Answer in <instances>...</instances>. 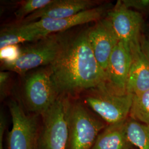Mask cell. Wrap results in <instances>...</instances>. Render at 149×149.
Segmentation results:
<instances>
[{
	"mask_svg": "<svg viewBox=\"0 0 149 149\" xmlns=\"http://www.w3.org/2000/svg\"><path fill=\"white\" fill-rule=\"evenodd\" d=\"M50 65L51 79L59 96L73 97L105 85L106 72L93 53L87 31L61 42L59 53Z\"/></svg>",
	"mask_w": 149,
	"mask_h": 149,
	"instance_id": "cell-1",
	"label": "cell"
},
{
	"mask_svg": "<svg viewBox=\"0 0 149 149\" xmlns=\"http://www.w3.org/2000/svg\"><path fill=\"white\" fill-rule=\"evenodd\" d=\"M79 101L70 103L66 149H91L107 124Z\"/></svg>",
	"mask_w": 149,
	"mask_h": 149,
	"instance_id": "cell-2",
	"label": "cell"
},
{
	"mask_svg": "<svg viewBox=\"0 0 149 149\" xmlns=\"http://www.w3.org/2000/svg\"><path fill=\"white\" fill-rule=\"evenodd\" d=\"M70 103L69 97L59 96L42 116L37 149H66Z\"/></svg>",
	"mask_w": 149,
	"mask_h": 149,
	"instance_id": "cell-3",
	"label": "cell"
},
{
	"mask_svg": "<svg viewBox=\"0 0 149 149\" xmlns=\"http://www.w3.org/2000/svg\"><path fill=\"white\" fill-rule=\"evenodd\" d=\"M86 96V106L102 119L107 125L128 119L133 101V95H118L108 90L104 85Z\"/></svg>",
	"mask_w": 149,
	"mask_h": 149,
	"instance_id": "cell-4",
	"label": "cell"
},
{
	"mask_svg": "<svg viewBox=\"0 0 149 149\" xmlns=\"http://www.w3.org/2000/svg\"><path fill=\"white\" fill-rule=\"evenodd\" d=\"M12 127L7 134V149H37L40 125L38 115L26 113L15 100L8 104Z\"/></svg>",
	"mask_w": 149,
	"mask_h": 149,
	"instance_id": "cell-5",
	"label": "cell"
},
{
	"mask_svg": "<svg viewBox=\"0 0 149 149\" xmlns=\"http://www.w3.org/2000/svg\"><path fill=\"white\" fill-rule=\"evenodd\" d=\"M61 41L56 37H47L40 42L21 48L17 59L2 63L3 70L24 74L28 71L52 64L59 53Z\"/></svg>",
	"mask_w": 149,
	"mask_h": 149,
	"instance_id": "cell-6",
	"label": "cell"
},
{
	"mask_svg": "<svg viewBox=\"0 0 149 149\" xmlns=\"http://www.w3.org/2000/svg\"><path fill=\"white\" fill-rule=\"evenodd\" d=\"M49 71L40 70L29 76L24 87V98L28 109L42 116L59 97Z\"/></svg>",
	"mask_w": 149,
	"mask_h": 149,
	"instance_id": "cell-7",
	"label": "cell"
},
{
	"mask_svg": "<svg viewBox=\"0 0 149 149\" xmlns=\"http://www.w3.org/2000/svg\"><path fill=\"white\" fill-rule=\"evenodd\" d=\"M131 64L129 46L119 42L113 50L109 60L104 87L113 93L124 95Z\"/></svg>",
	"mask_w": 149,
	"mask_h": 149,
	"instance_id": "cell-8",
	"label": "cell"
},
{
	"mask_svg": "<svg viewBox=\"0 0 149 149\" xmlns=\"http://www.w3.org/2000/svg\"><path fill=\"white\" fill-rule=\"evenodd\" d=\"M108 15L119 42L129 46L130 43L140 38L143 19L139 12L127 8L118 1Z\"/></svg>",
	"mask_w": 149,
	"mask_h": 149,
	"instance_id": "cell-9",
	"label": "cell"
},
{
	"mask_svg": "<svg viewBox=\"0 0 149 149\" xmlns=\"http://www.w3.org/2000/svg\"><path fill=\"white\" fill-rule=\"evenodd\" d=\"M87 31L91 47L96 60L106 72L113 50L119 42L109 18L101 19Z\"/></svg>",
	"mask_w": 149,
	"mask_h": 149,
	"instance_id": "cell-10",
	"label": "cell"
},
{
	"mask_svg": "<svg viewBox=\"0 0 149 149\" xmlns=\"http://www.w3.org/2000/svg\"><path fill=\"white\" fill-rule=\"evenodd\" d=\"M131 64L127 91L132 95L149 90V60L141 48L140 38L130 43Z\"/></svg>",
	"mask_w": 149,
	"mask_h": 149,
	"instance_id": "cell-11",
	"label": "cell"
},
{
	"mask_svg": "<svg viewBox=\"0 0 149 149\" xmlns=\"http://www.w3.org/2000/svg\"><path fill=\"white\" fill-rule=\"evenodd\" d=\"M96 3L90 0H53L43 8L34 12L23 19L24 23L40 19H62L94 8Z\"/></svg>",
	"mask_w": 149,
	"mask_h": 149,
	"instance_id": "cell-12",
	"label": "cell"
},
{
	"mask_svg": "<svg viewBox=\"0 0 149 149\" xmlns=\"http://www.w3.org/2000/svg\"><path fill=\"white\" fill-rule=\"evenodd\" d=\"M107 8L106 6L95 7L65 18L57 19L44 18L32 22L36 26L50 34L52 33L62 32L72 27L100 20L106 12Z\"/></svg>",
	"mask_w": 149,
	"mask_h": 149,
	"instance_id": "cell-13",
	"label": "cell"
},
{
	"mask_svg": "<svg viewBox=\"0 0 149 149\" xmlns=\"http://www.w3.org/2000/svg\"><path fill=\"white\" fill-rule=\"evenodd\" d=\"M127 119L107 125L98 135L91 149H136L128 139Z\"/></svg>",
	"mask_w": 149,
	"mask_h": 149,
	"instance_id": "cell-14",
	"label": "cell"
},
{
	"mask_svg": "<svg viewBox=\"0 0 149 149\" xmlns=\"http://www.w3.org/2000/svg\"><path fill=\"white\" fill-rule=\"evenodd\" d=\"M49 35L47 32L36 26L33 22L8 28L1 32L0 50L19 43L43 39Z\"/></svg>",
	"mask_w": 149,
	"mask_h": 149,
	"instance_id": "cell-15",
	"label": "cell"
},
{
	"mask_svg": "<svg viewBox=\"0 0 149 149\" xmlns=\"http://www.w3.org/2000/svg\"><path fill=\"white\" fill-rule=\"evenodd\" d=\"M127 133L130 143L136 149H149V124L128 117Z\"/></svg>",
	"mask_w": 149,
	"mask_h": 149,
	"instance_id": "cell-16",
	"label": "cell"
},
{
	"mask_svg": "<svg viewBox=\"0 0 149 149\" xmlns=\"http://www.w3.org/2000/svg\"><path fill=\"white\" fill-rule=\"evenodd\" d=\"M129 117L138 122L149 124V90L133 95Z\"/></svg>",
	"mask_w": 149,
	"mask_h": 149,
	"instance_id": "cell-17",
	"label": "cell"
},
{
	"mask_svg": "<svg viewBox=\"0 0 149 149\" xmlns=\"http://www.w3.org/2000/svg\"><path fill=\"white\" fill-rule=\"evenodd\" d=\"M53 0H27L16 10L15 15L18 20L24 19L34 12L50 4Z\"/></svg>",
	"mask_w": 149,
	"mask_h": 149,
	"instance_id": "cell-18",
	"label": "cell"
},
{
	"mask_svg": "<svg viewBox=\"0 0 149 149\" xmlns=\"http://www.w3.org/2000/svg\"><path fill=\"white\" fill-rule=\"evenodd\" d=\"M21 48L18 45L8 46L7 47L1 49L0 58L3 62H10L15 60L18 58L20 53Z\"/></svg>",
	"mask_w": 149,
	"mask_h": 149,
	"instance_id": "cell-19",
	"label": "cell"
},
{
	"mask_svg": "<svg viewBox=\"0 0 149 149\" xmlns=\"http://www.w3.org/2000/svg\"><path fill=\"white\" fill-rule=\"evenodd\" d=\"M123 4L129 8H135L138 10L149 9V0H123Z\"/></svg>",
	"mask_w": 149,
	"mask_h": 149,
	"instance_id": "cell-20",
	"label": "cell"
},
{
	"mask_svg": "<svg viewBox=\"0 0 149 149\" xmlns=\"http://www.w3.org/2000/svg\"><path fill=\"white\" fill-rule=\"evenodd\" d=\"M9 79V74L7 72H1L0 73V95L1 100L6 96V86Z\"/></svg>",
	"mask_w": 149,
	"mask_h": 149,
	"instance_id": "cell-21",
	"label": "cell"
},
{
	"mask_svg": "<svg viewBox=\"0 0 149 149\" xmlns=\"http://www.w3.org/2000/svg\"><path fill=\"white\" fill-rule=\"evenodd\" d=\"M7 127V120L3 113L1 112L0 114V149H3V138Z\"/></svg>",
	"mask_w": 149,
	"mask_h": 149,
	"instance_id": "cell-22",
	"label": "cell"
},
{
	"mask_svg": "<svg viewBox=\"0 0 149 149\" xmlns=\"http://www.w3.org/2000/svg\"><path fill=\"white\" fill-rule=\"evenodd\" d=\"M141 45L144 53L149 60V39H143L141 41Z\"/></svg>",
	"mask_w": 149,
	"mask_h": 149,
	"instance_id": "cell-23",
	"label": "cell"
},
{
	"mask_svg": "<svg viewBox=\"0 0 149 149\" xmlns=\"http://www.w3.org/2000/svg\"></svg>",
	"mask_w": 149,
	"mask_h": 149,
	"instance_id": "cell-24",
	"label": "cell"
}]
</instances>
